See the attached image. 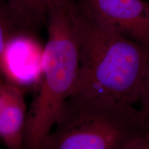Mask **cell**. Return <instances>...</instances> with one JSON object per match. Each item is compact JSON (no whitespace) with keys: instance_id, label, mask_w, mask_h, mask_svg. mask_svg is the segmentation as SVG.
Listing matches in <instances>:
<instances>
[{"instance_id":"cell-1","label":"cell","mask_w":149,"mask_h":149,"mask_svg":"<svg viewBox=\"0 0 149 149\" xmlns=\"http://www.w3.org/2000/svg\"><path fill=\"white\" fill-rule=\"evenodd\" d=\"M74 12L79 66L71 96L135 107L141 98L149 50L93 16L77 0Z\"/></svg>"},{"instance_id":"cell-2","label":"cell","mask_w":149,"mask_h":149,"mask_svg":"<svg viewBox=\"0 0 149 149\" xmlns=\"http://www.w3.org/2000/svg\"><path fill=\"white\" fill-rule=\"evenodd\" d=\"M39 89L28 112L24 149H43L67 100L73 93L79 66L74 0H51L46 12Z\"/></svg>"},{"instance_id":"cell-3","label":"cell","mask_w":149,"mask_h":149,"mask_svg":"<svg viewBox=\"0 0 149 149\" xmlns=\"http://www.w3.org/2000/svg\"><path fill=\"white\" fill-rule=\"evenodd\" d=\"M148 130L149 118L140 109L71 96L43 149H120Z\"/></svg>"},{"instance_id":"cell-4","label":"cell","mask_w":149,"mask_h":149,"mask_svg":"<svg viewBox=\"0 0 149 149\" xmlns=\"http://www.w3.org/2000/svg\"><path fill=\"white\" fill-rule=\"evenodd\" d=\"M84 8L149 50V0H77Z\"/></svg>"},{"instance_id":"cell-5","label":"cell","mask_w":149,"mask_h":149,"mask_svg":"<svg viewBox=\"0 0 149 149\" xmlns=\"http://www.w3.org/2000/svg\"><path fill=\"white\" fill-rule=\"evenodd\" d=\"M44 45L35 34L24 33L14 37L6 48L2 61L3 81L18 86L40 81Z\"/></svg>"},{"instance_id":"cell-6","label":"cell","mask_w":149,"mask_h":149,"mask_svg":"<svg viewBox=\"0 0 149 149\" xmlns=\"http://www.w3.org/2000/svg\"><path fill=\"white\" fill-rule=\"evenodd\" d=\"M27 115L23 88L7 82L0 107V140L8 149H24Z\"/></svg>"},{"instance_id":"cell-7","label":"cell","mask_w":149,"mask_h":149,"mask_svg":"<svg viewBox=\"0 0 149 149\" xmlns=\"http://www.w3.org/2000/svg\"><path fill=\"white\" fill-rule=\"evenodd\" d=\"M36 29L19 14L7 0H0V81H3V56L9 42L18 35L35 34Z\"/></svg>"},{"instance_id":"cell-8","label":"cell","mask_w":149,"mask_h":149,"mask_svg":"<svg viewBox=\"0 0 149 149\" xmlns=\"http://www.w3.org/2000/svg\"><path fill=\"white\" fill-rule=\"evenodd\" d=\"M12 7L35 28L46 24L51 0H7Z\"/></svg>"},{"instance_id":"cell-9","label":"cell","mask_w":149,"mask_h":149,"mask_svg":"<svg viewBox=\"0 0 149 149\" xmlns=\"http://www.w3.org/2000/svg\"><path fill=\"white\" fill-rule=\"evenodd\" d=\"M120 149H149V130L130 139Z\"/></svg>"},{"instance_id":"cell-10","label":"cell","mask_w":149,"mask_h":149,"mask_svg":"<svg viewBox=\"0 0 149 149\" xmlns=\"http://www.w3.org/2000/svg\"><path fill=\"white\" fill-rule=\"evenodd\" d=\"M139 104H140V109L141 111L144 112L147 115H149V57L146 65V72H145Z\"/></svg>"},{"instance_id":"cell-11","label":"cell","mask_w":149,"mask_h":149,"mask_svg":"<svg viewBox=\"0 0 149 149\" xmlns=\"http://www.w3.org/2000/svg\"><path fill=\"white\" fill-rule=\"evenodd\" d=\"M147 116H148V118H149V115H147Z\"/></svg>"}]
</instances>
